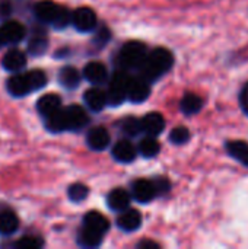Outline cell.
I'll return each instance as SVG.
<instances>
[{
  "label": "cell",
  "instance_id": "obj_1",
  "mask_svg": "<svg viewBox=\"0 0 248 249\" xmlns=\"http://www.w3.org/2000/svg\"><path fill=\"white\" fill-rule=\"evenodd\" d=\"M174 66V55L167 48H155L152 53L146 54L142 64L137 67L140 70V77L148 82L158 80Z\"/></svg>",
  "mask_w": 248,
  "mask_h": 249
},
{
  "label": "cell",
  "instance_id": "obj_15",
  "mask_svg": "<svg viewBox=\"0 0 248 249\" xmlns=\"http://www.w3.org/2000/svg\"><path fill=\"white\" fill-rule=\"evenodd\" d=\"M142 223V216L137 210H133V209H126L123 210V213L118 216L117 219V225L121 231L124 232H133V231H137L139 226Z\"/></svg>",
  "mask_w": 248,
  "mask_h": 249
},
{
  "label": "cell",
  "instance_id": "obj_28",
  "mask_svg": "<svg viewBox=\"0 0 248 249\" xmlns=\"http://www.w3.org/2000/svg\"><path fill=\"white\" fill-rule=\"evenodd\" d=\"M48 48V41L44 34H34L28 41V51L32 55H42Z\"/></svg>",
  "mask_w": 248,
  "mask_h": 249
},
{
  "label": "cell",
  "instance_id": "obj_20",
  "mask_svg": "<svg viewBox=\"0 0 248 249\" xmlns=\"http://www.w3.org/2000/svg\"><path fill=\"white\" fill-rule=\"evenodd\" d=\"M203 99L193 93V92H189L186 93L183 98H181V102H180V109L183 114L186 115H194L197 112H200V109L203 108Z\"/></svg>",
  "mask_w": 248,
  "mask_h": 249
},
{
  "label": "cell",
  "instance_id": "obj_18",
  "mask_svg": "<svg viewBox=\"0 0 248 249\" xmlns=\"http://www.w3.org/2000/svg\"><path fill=\"white\" fill-rule=\"evenodd\" d=\"M60 108H61V99L56 93H47V95L41 96L37 102V109L44 118L51 115L53 112L58 111Z\"/></svg>",
  "mask_w": 248,
  "mask_h": 249
},
{
  "label": "cell",
  "instance_id": "obj_19",
  "mask_svg": "<svg viewBox=\"0 0 248 249\" xmlns=\"http://www.w3.org/2000/svg\"><path fill=\"white\" fill-rule=\"evenodd\" d=\"M107 203L111 210L114 212H123L129 207L130 204V196L126 190L123 188H115L108 194Z\"/></svg>",
  "mask_w": 248,
  "mask_h": 249
},
{
  "label": "cell",
  "instance_id": "obj_34",
  "mask_svg": "<svg viewBox=\"0 0 248 249\" xmlns=\"http://www.w3.org/2000/svg\"><path fill=\"white\" fill-rule=\"evenodd\" d=\"M110 36H111V34H110V29L107 28V26H101L98 31H96V34H95V44L98 45V47H104L108 41H110Z\"/></svg>",
  "mask_w": 248,
  "mask_h": 249
},
{
  "label": "cell",
  "instance_id": "obj_27",
  "mask_svg": "<svg viewBox=\"0 0 248 249\" xmlns=\"http://www.w3.org/2000/svg\"><path fill=\"white\" fill-rule=\"evenodd\" d=\"M159 150H161V144H159V142H158L155 137H152V136H148L146 139H143V140L139 143V152H140V155H142L143 158H148V159L155 158V156L159 153Z\"/></svg>",
  "mask_w": 248,
  "mask_h": 249
},
{
  "label": "cell",
  "instance_id": "obj_33",
  "mask_svg": "<svg viewBox=\"0 0 248 249\" xmlns=\"http://www.w3.org/2000/svg\"><path fill=\"white\" fill-rule=\"evenodd\" d=\"M70 22H72V13L69 12V9H67V7L60 6L58 13H57L56 19L53 20V23H51V25H54L57 29H64Z\"/></svg>",
  "mask_w": 248,
  "mask_h": 249
},
{
  "label": "cell",
  "instance_id": "obj_13",
  "mask_svg": "<svg viewBox=\"0 0 248 249\" xmlns=\"http://www.w3.org/2000/svg\"><path fill=\"white\" fill-rule=\"evenodd\" d=\"M86 143L92 150L101 152L108 147L110 144V133L104 127H95L89 130L86 136Z\"/></svg>",
  "mask_w": 248,
  "mask_h": 249
},
{
  "label": "cell",
  "instance_id": "obj_6",
  "mask_svg": "<svg viewBox=\"0 0 248 249\" xmlns=\"http://www.w3.org/2000/svg\"><path fill=\"white\" fill-rule=\"evenodd\" d=\"M151 95V86L149 82L143 77H130V82L127 85V98L134 102L140 104L146 101Z\"/></svg>",
  "mask_w": 248,
  "mask_h": 249
},
{
  "label": "cell",
  "instance_id": "obj_35",
  "mask_svg": "<svg viewBox=\"0 0 248 249\" xmlns=\"http://www.w3.org/2000/svg\"><path fill=\"white\" fill-rule=\"evenodd\" d=\"M240 107H241L243 112L248 117V82L243 86V89L240 92Z\"/></svg>",
  "mask_w": 248,
  "mask_h": 249
},
{
  "label": "cell",
  "instance_id": "obj_2",
  "mask_svg": "<svg viewBox=\"0 0 248 249\" xmlns=\"http://www.w3.org/2000/svg\"><path fill=\"white\" fill-rule=\"evenodd\" d=\"M47 83V76L42 70H31L28 73H19L9 77L6 88L12 96L20 98L34 90L41 89Z\"/></svg>",
  "mask_w": 248,
  "mask_h": 249
},
{
  "label": "cell",
  "instance_id": "obj_32",
  "mask_svg": "<svg viewBox=\"0 0 248 249\" xmlns=\"http://www.w3.org/2000/svg\"><path fill=\"white\" fill-rule=\"evenodd\" d=\"M42 245L44 242L39 236H23L15 242V247L18 249H37L41 248Z\"/></svg>",
  "mask_w": 248,
  "mask_h": 249
},
{
  "label": "cell",
  "instance_id": "obj_16",
  "mask_svg": "<svg viewBox=\"0 0 248 249\" xmlns=\"http://www.w3.org/2000/svg\"><path fill=\"white\" fill-rule=\"evenodd\" d=\"M1 64L7 71H19L26 64V55L18 48H12L3 55Z\"/></svg>",
  "mask_w": 248,
  "mask_h": 249
},
{
  "label": "cell",
  "instance_id": "obj_11",
  "mask_svg": "<svg viewBox=\"0 0 248 249\" xmlns=\"http://www.w3.org/2000/svg\"><path fill=\"white\" fill-rule=\"evenodd\" d=\"M83 77L92 85H102L108 80V71L102 63L91 61L83 69Z\"/></svg>",
  "mask_w": 248,
  "mask_h": 249
},
{
  "label": "cell",
  "instance_id": "obj_39",
  "mask_svg": "<svg viewBox=\"0 0 248 249\" xmlns=\"http://www.w3.org/2000/svg\"><path fill=\"white\" fill-rule=\"evenodd\" d=\"M4 42H3V39H1V35H0V48H1V45H3Z\"/></svg>",
  "mask_w": 248,
  "mask_h": 249
},
{
  "label": "cell",
  "instance_id": "obj_7",
  "mask_svg": "<svg viewBox=\"0 0 248 249\" xmlns=\"http://www.w3.org/2000/svg\"><path fill=\"white\" fill-rule=\"evenodd\" d=\"M64 117H66V125H67V130H72V131H77L80 128H83L89 118H88V114L86 111L79 107V105H70L64 109Z\"/></svg>",
  "mask_w": 248,
  "mask_h": 249
},
{
  "label": "cell",
  "instance_id": "obj_37",
  "mask_svg": "<svg viewBox=\"0 0 248 249\" xmlns=\"http://www.w3.org/2000/svg\"><path fill=\"white\" fill-rule=\"evenodd\" d=\"M12 13L10 0H0V19H7Z\"/></svg>",
  "mask_w": 248,
  "mask_h": 249
},
{
  "label": "cell",
  "instance_id": "obj_12",
  "mask_svg": "<svg viewBox=\"0 0 248 249\" xmlns=\"http://www.w3.org/2000/svg\"><path fill=\"white\" fill-rule=\"evenodd\" d=\"M60 6L57 3H54L53 0H41L35 4L34 12L38 20L44 22V23H53V20L56 19L57 13H58Z\"/></svg>",
  "mask_w": 248,
  "mask_h": 249
},
{
  "label": "cell",
  "instance_id": "obj_22",
  "mask_svg": "<svg viewBox=\"0 0 248 249\" xmlns=\"http://www.w3.org/2000/svg\"><path fill=\"white\" fill-rule=\"evenodd\" d=\"M83 225L101 235H104L110 229V222L98 212H89L83 219Z\"/></svg>",
  "mask_w": 248,
  "mask_h": 249
},
{
  "label": "cell",
  "instance_id": "obj_4",
  "mask_svg": "<svg viewBox=\"0 0 248 249\" xmlns=\"http://www.w3.org/2000/svg\"><path fill=\"white\" fill-rule=\"evenodd\" d=\"M130 82V76L127 74L126 70H117L111 80H110V86L108 90L105 93L107 96V104L117 107L120 104H123V101L127 98V85Z\"/></svg>",
  "mask_w": 248,
  "mask_h": 249
},
{
  "label": "cell",
  "instance_id": "obj_38",
  "mask_svg": "<svg viewBox=\"0 0 248 249\" xmlns=\"http://www.w3.org/2000/svg\"><path fill=\"white\" fill-rule=\"evenodd\" d=\"M139 248H142V249H146V248H149V249H158L159 248V245L158 244H155L153 241H142L139 245H137Z\"/></svg>",
  "mask_w": 248,
  "mask_h": 249
},
{
  "label": "cell",
  "instance_id": "obj_17",
  "mask_svg": "<svg viewBox=\"0 0 248 249\" xmlns=\"http://www.w3.org/2000/svg\"><path fill=\"white\" fill-rule=\"evenodd\" d=\"M136 147L129 140H121L113 147V156L117 162L121 163H130L136 159Z\"/></svg>",
  "mask_w": 248,
  "mask_h": 249
},
{
  "label": "cell",
  "instance_id": "obj_9",
  "mask_svg": "<svg viewBox=\"0 0 248 249\" xmlns=\"http://www.w3.org/2000/svg\"><path fill=\"white\" fill-rule=\"evenodd\" d=\"M140 124H142V131H145L148 136H152V137L159 136L165 128V120L159 112L146 114L140 120Z\"/></svg>",
  "mask_w": 248,
  "mask_h": 249
},
{
  "label": "cell",
  "instance_id": "obj_26",
  "mask_svg": "<svg viewBox=\"0 0 248 249\" xmlns=\"http://www.w3.org/2000/svg\"><path fill=\"white\" fill-rule=\"evenodd\" d=\"M45 125L51 133H61L64 130H67L66 125V117H64V109H58L56 112H53L51 115L45 117Z\"/></svg>",
  "mask_w": 248,
  "mask_h": 249
},
{
  "label": "cell",
  "instance_id": "obj_31",
  "mask_svg": "<svg viewBox=\"0 0 248 249\" xmlns=\"http://www.w3.org/2000/svg\"><path fill=\"white\" fill-rule=\"evenodd\" d=\"M121 130L124 134L127 136H137L140 131H142V124H140V120L134 118V117H130V118H126L121 124Z\"/></svg>",
  "mask_w": 248,
  "mask_h": 249
},
{
  "label": "cell",
  "instance_id": "obj_23",
  "mask_svg": "<svg viewBox=\"0 0 248 249\" xmlns=\"http://www.w3.org/2000/svg\"><path fill=\"white\" fill-rule=\"evenodd\" d=\"M19 228V219L18 216L10 212V210H4L0 213V235L9 236L13 235Z\"/></svg>",
  "mask_w": 248,
  "mask_h": 249
},
{
  "label": "cell",
  "instance_id": "obj_8",
  "mask_svg": "<svg viewBox=\"0 0 248 249\" xmlns=\"http://www.w3.org/2000/svg\"><path fill=\"white\" fill-rule=\"evenodd\" d=\"M0 35L4 44H18L25 36V26L16 20H6L0 26Z\"/></svg>",
  "mask_w": 248,
  "mask_h": 249
},
{
  "label": "cell",
  "instance_id": "obj_3",
  "mask_svg": "<svg viewBox=\"0 0 248 249\" xmlns=\"http://www.w3.org/2000/svg\"><path fill=\"white\" fill-rule=\"evenodd\" d=\"M146 45L140 41L126 42L118 53V63L123 69H137L146 57Z\"/></svg>",
  "mask_w": 248,
  "mask_h": 249
},
{
  "label": "cell",
  "instance_id": "obj_21",
  "mask_svg": "<svg viewBox=\"0 0 248 249\" xmlns=\"http://www.w3.org/2000/svg\"><path fill=\"white\" fill-rule=\"evenodd\" d=\"M83 99H85V104L89 109L92 111H101L105 104H107V96H105V92H102L101 89L98 88H91L85 92L83 95Z\"/></svg>",
  "mask_w": 248,
  "mask_h": 249
},
{
  "label": "cell",
  "instance_id": "obj_25",
  "mask_svg": "<svg viewBox=\"0 0 248 249\" xmlns=\"http://www.w3.org/2000/svg\"><path fill=\"white\" fill-rule=\"evenodd\" d=\"M58 82L66 89H75L80 83V73L75 67H63L58 73Z\"/></svg>",
  "mask_w": 248,
  "mask_h": 249
},
{
  "label": "cell",
  "instance_id": "obj_29",
  "mask_svg": "<svg viewBox=\"0 0 248 249\" xmlns=\"http://www.w3.org/2000/svg\"><path fill=\"white\" fill-rule=\"evenodd\" d=\"M89 194V190L86 185L80 184V182H76L73 185L69 187V191H67V196L72 201L75 203H79V201H83Z\"/></svg>",
  "mask_w": 248,
  "mask_h": 249
},
{
  "label": "cell",
  "instance_id": "obj_24",
  "mask_svg": "<svg viewBox=\"0 0 248 249\" xmlns=\"http://www.w3.org/2000/svg\"><path fill=\"white\" fill-rule=\"evenodd\" d=\"M101 241H102V235L83 226L77 235V244L83 248H95V247H99L101 245Z\"/></svg>",
  "mask_w": 248,
  "mask_h": 249
},
{
  "label": "cell",
  "instance_id": "obj_5",
  "mask_svg": "<svg viewBox=\"0 0 248 249\" xmlns=\"http://www.w3.org/2000/svg\"><path fill=\"white\" fill-rule=\"evenodd\" d=\"M72 23L79 32H91L96 26V15L89 7H79L72 13Z\"/></svg>",
  "mask_w": 248,
  "mask_h": 249
},
{
  "label": "cell",
  "instance_id": "obj_36",
  "mask_svg": "<svg viewBox=\"0 0 248 249\" xmlns=\"http://www.w3.org/2000/svg\"><path fill=\"white\" fill-rule=\"evenodd\" d=\"M153 184L156 188V196H162L170 191V182L165 178H159V179L153 181Z\"/></svg>",
  "mask_w": 248,
  "mask_h": 249
},
{
  "label": "cell",
  "instance_id": "obj_10",
  "mask_svg": "<svg viewBox=\"0 0 248 249\" xmlns=\"http://www.w3.org/2000/svg\"><path fill=\"white\" fill-rule=\"evenodd\" d=\"M132 191H133V197L139 201V203H149L152 201L155 197H156V188H155V184L152 181H148V179H137L133 187H132Z\"/></svg>",
  "mask_w": 248,
  "mask_h": 249
},
{
  "label": "cell",
  "instance_id": "obj_14",
  "mask_svg": "<svg viewBox=\"0 0 248 249\" xmlns=\"http://www.w3.org/2000/svg\"><path fill=\"white\" fill-rule=\"evenodd\" d=\"M225 150L227 153L240 162L241 165L248 168V143L244 140H229L225 143Z\"/></svg>",
  "mask_w": 248,
  "mask_h": 249
},
{
  "label": "cell",
  "instance_id": "obj_30",
  "mask_svg": "<svg viewBox=\"0 0 248 249\" xmlns=\"http://www.w3.org/2000/svg\"><path fill=\"white\" fill-rule=\"evenodd\" d=\"M190 140V131L186 127H175L172 128V131L170 133V142L180 146L184 144Z\"/></svg>",
  "mask_w": 248,
  "mask_h": 249
}]
</instances>
